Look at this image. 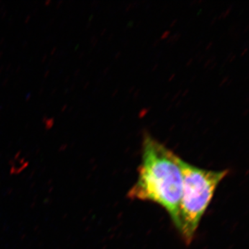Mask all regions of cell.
<instances>
[{"instance_id":"obj_1","label":"cell","mask_w":249,"mask_h":249,"mask_svg":"<svg viewBox=\"0 0 249 249\" xmlns=\"http://www.w3.org/2000/svg\"><path fill=\"white\" fill-rule=\"evenodd\" d=\"M181 160L151 135L145 134L138 178L127 194L129 199L160 205L178 230L183 187Z\"/></svg>"},{"instance_id":"obj_2","label":"cell","mask_w":249,"mask_h":249,"mask_svg":"<svg viewBox=\"0 0 249 249\" xmlns=\"http://www.w3.org/2000/svg\"><path fill=\"white\" fill-rule=\"evenodd\" d=\"M180 164L183 187L178 231L187 245H190L196 235L201 218L212 201L214 192L229 171L202 169L187 163L182 159Z\"/></svg>"}]
</instances>
